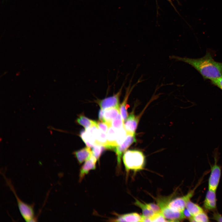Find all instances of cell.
Returning a JSON list of instances; mask_svg holds the SVG:
<instances>
[{
  "instance_id": "22",
  "label": "cell",
  "mask_w": 222,
  "mask_h": 222,
  "mask_svg": "<svg viewBox=\"0 0 222 222\" xmlns=\"http://www.w3.org/2000/svg\"><path fill=\"white\" fill-rule=\"evenodd\" d=\"M92 148V154L97 160H99L103 151L106 149L104 146L98 144H95Z\"/></svg>"
},
{
  "instance_id": "14",
  "label": "cell",
  "mask_w": 222,
  "mask_h": 222,
  "mask_svg": "<svg viewBox=\"0 0 222 222\" xmlns=\"http://www.w3.org/2000/svg\"><path fill=\"white\" fill-rule=\"evenodd\" d=\"M142 216L136 212L127 213L118 216L113 221L116 222H141Z\"/></svg>"
},
{
  "instance_id": "27",
  "label": "cell",
  "mask_w": 222,
  "mask_h": 222,
  "mask_svg": "<svg viewBox=\"0 0 222 222\" xmlns=\"http://www.w3.org/2000/svg\"><path fill=\"white\" fill-rule=\"evenodd\" d=\"M212 218L218 222H222V216L218 212H215L213 214Z\"/></svg>"
},
{
  "instance_id": "16",
  "label": "cell",
  "mask_w": 222,
  "mask_h": 222,
  "mask_svg": "<svg viewBox=\"0 0 222 222\" xmlns=\"http://www.w3.org/2000/svg\"><path fill=\"white\" fill-rule=\"evenodd\" d=\"M76 121L79 124L83 126L85 130L93 126H97V122L90 119L82 115L79 116L77 119Z\"/></svg>"
},
{
  "instance_id": "20",
  "label": "cell",
  "mask_w": 222,
  "mask_h": 222,
  "mask_svg": "<svg viewBox=\"0 0 222 222\" xmlns=\"http://www.w3.org/2000/svg\"><path fill=\"white\" fill-rule=\"evenodd\" d=\"M189 220L191 222H202L209 221L208 216L204 211L192 216Z\"/></svg>"
},
{
  "instance_id": "5",
  "label": "cell",
  "mask_w": 222,
  "mask_h": 222,
  "mask_svg": "<svg viewBox=\"0 0 222 222\" xmlns=\"http://www.w3.org/2000/svg\"><path fill=\"white\" fill-rule=\"evenodd\" d=\"M124 84L119 91L113 95L102 99H97L96 101L103 110L113 107H120V98Z\"/></svg>"
},
{
  "instance_id": "4",
  "label": "cell",
  "mask_w": 222,
  "mask_h": 222,
  "mask_svg": "<svg viewBox=\"0 0 222 222\" xmlns=\"http://www.w3.org/2000/svg\"><path fill=\"white\" fill-rule=\"evenodd\" d=\"M6 183L10 189L13 192L17 199L18 207L20 213L24 219L27 222L36 221L34 216V212L33 205H29L23 202L17 195L14 188L10 180L4 176Z\"/></svg>"
},
{
  "instance_id": "12",
  "label": "cell",
  "mask_w": 222,
  "mask_h": 222,
  "mask_svg": "<svg viewBox=\"0 0 222 222\" xmlns=\"http://www.w3.org/2000/svg\"><path fill=\"white\" fill-rule=\"evenodd\" d=\"M97 160L92 154L91 157L85 161L82 166L79 174V181H81L85 175L89 172L96 168Z\"/></svg>"
},
{
  "instance_id": "31",
  "label": "cell",
  "mask_w": 222,
  "mask_h": 222,
  "mask_svg": "<svg viewBox=\"0 0 222 222\" xmlns=\"http://www.w3.org/2000/svg\"><path fill=\"white\" fill-rule=\"evenodd\" d=\"M168 0L169 1H170V2H171V0Z\"/></svg>"
},
{
  "instance_id": "13",
  "label": "cell",
  "mask_w": 222,
  "mask_h": 222,
  "mask_svg": "<svg viewBox=\"0 0 222 222\" xmlns=\"http://www.w3.org/2000/svg\"><path fill=\"white\" fill-rule=\"evenodd\" d=\"M120 113V107H113L104 110V118L105 122L109 127L111 126L113 121Z\"/></svg>"
},
{
  "instance_id": "30",
  "label": "cell",
  "mask_w": 222,
  "mask_h": 222,
  "mask_svg": "<svg viewBox=\"0 0 222 222\" xmlns=\"http://www.w3.org/2000/svg\"><path fill=\"white\" fill-rule=\"evenodd\" d=\"M141 222H152L150 217L142 216Z\"/></svg>"
},
{
  "instance_id": "15",
  "label": "cell",
  "mask_w": 222,
  "mask_h": 222,
  "mask_svg": "<svg viewBox=\"0 0 222 222\" xmlns=\"http://www.w3.org/2000/svg\"><path fill=\"white\" fill-rule=\"evenodd\" d=\"M74 154L79 163L81 164L91 157L92 155V152L90 148L87 146L75 151Z\"/></svg>"
},
{
  "instance_id": "1",
  "label": "cell",
  "mask_w": 222,
  "mask_h": 222,
  "mask_svg": "<svg viewBox=\"0 0 222 222\" xmlns=\"http://www.w3.org/2000/svg\"><path fill=\"white\" fill-rule=\"evenodd\" d=\"M169 57L171 59L190 64L198 72L204 79L211 80L222 76V63L215 61L210 52H207L204 56L198 59L181 57L174 55Z\"/></svg>"
},
{
  "instance_id": "19",
  "label": "cell",
  "mask_w": 222,
  "mask_h": 222,
  "mask_svg": "<svg viewBox=\"0 0 222 222\" xmlns=\"http://www.w3.org/2000/svg\"><path fill=\"white\" fill-rule=\"evenodd\" d=\"M107 142L106 134L99 129L95 144L103 146L105 147Z\"/></svg>"
},
{
  "instance_id": "17",
  "label": "cell",
  "mask_w": 222,
  "mask_h": 222,
  "mask_svg": "<svg viewBox=\"0 0 222 222\" xmlns=\"http://www.w3.org/2000/svg\"><path fill=\"white\" fill-rule=\"evenodd\" d=\"M134 204L142 210V216L151 217L154 214L148 207L145 203H143L136 199Z\"/></svg>"
},
{
  "instance_id": "2",
  "label": "cell",
  "mask_w": 222,
  "mask_h": 222,
  "mask_svg": "<svg viewBox=\"0 0 222 222\" xmlns=\"http://www.w3.org/2000/svg\"><path fill=\"white\" fill-rule=\"evenodd\" d=\"M123 161L127 172H136L142 170L145 164V156L141 151L129 150L125 151L122 157Z\"/></svg>"
},
{
  "instance_id": "21",
  "label": "cell",
  "mask_w": 222,
  "mask_h": 222,
  "mask_svg": "<svg viewBox=\"0 0 222 222\" xmlns=\"http://www.w3.org/2000/svg\"><path fill=\"white\" fill-rule=\"evenodd\" d=\"M111 126L116 130L124 128V122L122 120L120 113L113 121L112 122Z\"/></svg>"
},
{
  "instance_id": "18",
  "label": "cell",
  "mask_w": 222,
  "mask_h": 222,
  "mask_svg": "<svg viewBox=\"0 0 222 222\" xmlns=\"http://www.w3.org/2000/svg\"><path fill=\"white\" fill-rule=\"evenodd\" d=\"M186 208L189 211L192 216L204 211L202 208L198 204H195L190 200L186 203Z\"/></svg>"
},
{
  "instance_id": "3",
  "label": "cell",
  "mask_w": 222,
  "mask_h": 222,
  "mask_svg": "<svg viewBox=\"0 0 222 222\" xmlns=\"http://www.w3.org/2000/svg\"><path fill=\"white\" fill-rule=\"evenodd\" d=\"M173 195V194L167 197H158L155 200L161 209L162 214L168 221H179L185 219L182 212L175 211L168 206Z\"/></svg>"
},
{
  "instance_id": "24",
  "label": "cell",
  "mask_w": 222,
  "mask_h": 222,
  "mask_svg": "<svg viewBox=\"0 0 222 222\" xmlns=\"http://www.w3.org/2000/svg\"><path fill=\"white\" fill-rule=\"evenodd\" d=\"M148 207L154 213H161V210L159 206L157 204L153 203H146Z\"/></svg>"
},
{
  "instance_id": "26",
  "label": "cell",
  "mask_w": 222,
  "mask_h": 222,
  "mask_svg": "<svg viewBox=\"0 0 222 222\" xmlns=\"http://www.w3.org/2000/svg\"><path fill=\"white\" fill-rule=\"evenodd\" d=\"M212 84L222 90V76L211 80Z\"/></svg>"
},
{
  "instance_id": "29",
  "label": "cell",
  "mask_w": 222,
  "mask_h": 222,
  "mask_svg": "<svg viewBox=\"0 0 222 222\" xmlns=\"http://www.w3.org/2000/svg\"><path fill=\"white\" fill-rule=\"evenodd\" d=\"M182 212L185 219H187L189 220L192 216L190 212L186 208V209L185 208L182 211Z\"/></svg>"
},
{
  "instance_id": "11",
  "label": "cell",
  "mask_w": 222,
  "mask_h": 222,
  "mask_svg": "<svg viewBox=\"0 0 222 222\" xmlns=\"http://www.w3.org/2000/svg\"><path fill=\"white\" fill-rule=\"evenodd\" d=\"M216 191L208 190L204 203V208L208 211L214 210L216 208Z\"/></svg>"
},
{
  "instance_id": "9",
  "label": "cell",
  "mask_w": 222,
  "mask_h": 222,
  "mask_svg": "<svg viewBox=\"0 0 222 222\" xmlns=\"http://www.w3.org/2000/svg\"><path fill=\"white\" fill-rule=\"evenodd\" d=\"M211 167V172L208 180V189L216 191L221 176V170L216 163Z\"/></svg>"
},
{
  "instance_id": "28",
  "label": "cell",
  "mask_w": 222,
  "mask_h": 222,
  "mask_svg": "<svg viewBox=\"0 0 222 222\" xmlns=\"http://www.w3.org/2000/svg\"><path fill=\"white\" fill-rule=\"evenodd\" d=\"M104 110L101 109L99 111L98 114V119L99 121L103 122H105L104 116Z\"/></svg>"
},
{
  "instance_id": "23",
  "label": "cell",
  "mask_w": 222,
  "mask_h": 222,
  "mask_svg": "<svg viewBox=\"0 0 222 222\" xmlns=\"http://www.w3.org/2000/svg\"><path fill=\"white\" fill-rule=\"evenodd\" d=\"M150 218L152 222L168 221L161 213H154Z\"/></svg>"
},
{
  "instance_id": "8",
  "label": "cell",
  "mask_w": 222,
  "mask_h": 222,
  "mask_svg": "<svg viewBox=\"0 0 222 222\" xmlns=\"http://www.w3.org/2000/svg\"><path fill=\"white\" fill-rule=\"evenodd\" d=\"M135 116L133 111L128 115L124 122V126L127 134H135L138 123L141 117V115Z\"/></svg>"
},
{
  "instance_id": "6",
  "label": "cell",
  "mask_w": 222,
  "mask_h": 222,
  "mask_svg": "<svg viewBox=\"0 0 222 222\" xmlns=\"http://www.w3.org/2000/svg\"><path fill=\"white\" fill-rule=\"evenodd\" d=\"M136 141L135 134H127L124 141L116 146L114 151L117 155V164L119 167H121V158L123 154L131 145Z\"/></svg>"
},
{
  "instance_id": "7",
  "label": "cell",
  "mask_w": 222,
  "mask_h": 222,
  "mask_svg": "<svg viewBox=\"0 0 222 222\" xmlns=\"http://www.w3.org/2000/svg\"><path fill=\"white\" fill-rule=\"evenodd\" d=\"M194 191V189L191 190L185 195L171 199L168 204V206L175 211L182 212L186 208L187 202L193 195Z\"/></svg>"
},
{
  "instance_id": "25",
  "label": "cell",
  "mask_w": 222,
  "mask_h": 222,
  "mask_svg": "<svg viewBox=\"0 0 222 222\" xmlns=\"http://www.w3.org/2000/svg\"><path fill=\"white\" fill-rule=\"evenodd\" d=\"M97 126L101 131L106 134L109 127L106 123L100 121L97 122Z\"/></svg>"
},
{
  "instance_id": "10",
  "label": "cell",
  "mask_w": 222,
  "mask_h": 222,
  "mask_svg": "<svg viewBox=\"0 0 222 222\" xmlns=\"http://www.w3.org/2000/svg\"><path fill=\"white\" fill-rule=\"evenodd\" d=\"M139 82H138L136 84L131 86V82H130L129 86L126 89L124 99L120 107V113L124 122L129 115L126 106L129 97L135 86Z\"/></svg>"
}]
</instances>
